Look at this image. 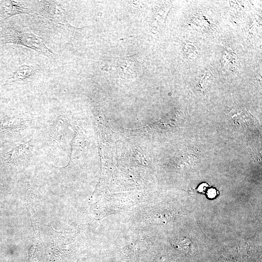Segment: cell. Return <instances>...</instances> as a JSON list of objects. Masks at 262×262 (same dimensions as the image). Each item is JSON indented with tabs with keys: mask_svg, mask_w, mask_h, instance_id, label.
Segmentation results:
<instances>
[{
	"mask_svg": "<svg viewBox=\"0 0 262 262\" xmlns=\"http://www.w3.org/2000/svg\"><path fill=\"white\" fill-rule=\"evenodd\" d=\"M0 37L4 44L22 45L48 57H52L55 55L46 46L41 37L31 32L19 30L12 26L8 27L1 32Z\"/></svg>",
	"mask_w": 262,
	"mask_h": 262,
	"instance_id": "cell-1",
	"label": "cell"
},
{
	"mask_svg": "<svg viewBox=\"0 0 262 262\" xmlns=\"http://www.w3.org/2000/svg\"><path fill=\"white\" fill-rule=\"evenodd\" d=\"M65 125L66 122L61 116L53 118L51 120L49 124V134L55 140H61L65 130Z\"/></svg>",
	"mask_w": 262,
	"mask_h": 262,
	"instance_id": "cell-6",
	"label": "cell"
},
{
	"mask_svg": "<svg viewBox=\"0 0 262 262\" xmlns=\"http://www.w3.org/2000/svg\"><path fill=\"white\" fill-rule=\"evenodd\" d=\"M32 11L28 4L22 1L5 0L0 2V20H5L17 14L31 15Z\"/></svg>",
	"mask_w": 262,
	"mask_h": 262,
	"instance_id": "cell-3",
	"label": "cell"
},
{
	"mask_svg": "<svg viewBox=\"0 0 262 262\" xmlns=\"http://www.w3.org/2000/svg\"><path fill=\"white\" fill-rule=\"evenodd\" d=\"M36 71L34 67L26 65H22L6 80L4 85H9L25 81L32 76Z\"/></svg>",
	"mask_w": 262,
	"mask_h": 262,
	"instance_id": "cell-5",
	"label": "cell"
},
{
	"mask_svg": "<svg viewBox=\"0 0 262 262\" xmlns=\"http://www.w3.org/2000/svg\"><path fill=\"white\" fill-rule=\"evenodd\" d=\"M32 140L20 144L8 153L9 158L16 162H25L29 160L31 157L33 146Z\"/></svg>",
	"mask_w": 262,
	"mask_h": 262,
	"instance_id": "cell-4",
	"label": "cell"
},
{
	"mask_svg": "<svg viewBox=\"0 0 262 262\" xmlns=\"http://www.w3.org/2000/svg\"><path fill=\"white\" fill-rule=\"evenodd\" d=\"M142 63L140 58L135 55L120 58L118 62V74L123 78H135L139 74Z\"/></svg>",
	"mask_w": 262,
	"mask_h": 262,
	"instance_id": "cell-2",
	"label": "cell"
},
{
	"mask_svg": "<svg viewBox=\"0 0 262 262\" xmlns=\"http://www.w3.org/2000/svg\"><path fill=\"white\" fill-rule=\"evenodd\" d=\"M216 191L213 189H211L208 191V195L209 197L212 198L216 196Z\"/></svg>",
	"mask_w": 262,
	"mask_h": 262,
	"instance_id": "cell-7",
	"label": "cell"
}]
</instances>
